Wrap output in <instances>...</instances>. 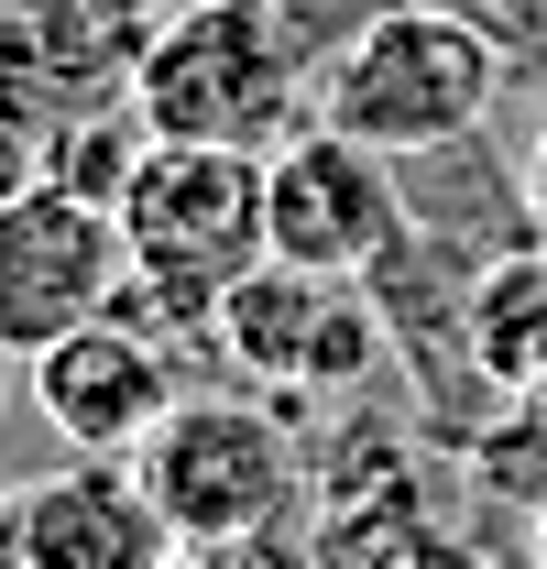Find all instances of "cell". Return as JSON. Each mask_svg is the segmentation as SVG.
<instances>
[{
	"mask_svg": "<svg viewBox=\"0 0 547 569\" xmlns=\"http://www.w3.org/2000/svg\"><path fill=\"white\" fill-rule=\"evenodd\" d=\"M537 219H547V132H537Z\"/></svg>",
	"mask_w": 547,
	"mask_h": 569,
	"instance_id": "cell-15",
	"label": "cell"
},
{
	"mask_svg": "<svg viewBox=\"0 0 547 569\" xmlns=\"http://www.w3.org/2000/svg\"><path fill=\"white\" fill-rule=\"evenodd\" d=\"M176 569H318V548H307V537L285 548V526H274V537H230V548H187Z\"/></svg>",
	"mask_w": 547,
	"mask_h": 569,
	"instance_id": "cell-11",
	"label": "cell"
},
{
	"mask_svg": "<svg viewBox=\"0 0 547 569\" xmlns=\"http://www.w3.org/2000/svg\"><path fill=\"white\" fill-rule=\"evenodd\" d=\"M11 372H22V361H11V351H0V395H11Z\"/></svg>",
	"mask_w": 547,
	"mask_h": 569,
	"instance_id": "cell-16",
	"label": "cell"
},
{
	"mask_svg": "<svg viewBox=\"0 0 547 569\" xmlns=\"http://www.w3.org/2000/svg\"><path fill=\"white\" fill-rule=\"evenodd\" d=\"M504 77H515V44L493 22L449 11V0H384L340 56H329L318 121H340L372 153H406L416 164V153L471 142L493 121V99H504Z\"/></svg>",
	"mask_w": 547,
	"mask_h": 569,
	"instance_id": "cell-1",
	"label": "cell"
},
{
	"mask_svg": "<svg viewBox=\"0 0 547 569\" xmlns=\"http://www.w3.org/2000/svg\"><path fill=\"white\" fill-rule=\"evenodd\" d=\"M384 351H395V318L361 274H307L263 252L219 296V361L274 395H361Z\"/></svg>",
	"mask_w": 547,
	"mask_h": 569,
	"instance_id": "cell-6",
	"label": "cell"
},
{
	"mask_svg": "<svg viewBox=\"0 0 547 569\" xmlns=\"http://www.w3.org/2000/svg\"><path fill=\"white\" fill-rule=\"evenodd\" d=\"M165 0H0V110L33 142L132 110Z\"/></svg>",
	"mask_w": 547,
	"mask_h": 569,
	"instance_id": "cell-7",
	"label": "cell"
},
{
	"mask_svg": "<svg viewBox=\"0 0 547 569\" xmlns=\"http://www.w3.org/2000/svg\"><path fill=\"white\" fill-rule=\"evenodd\" d=\"M22 383H33V406H44V427H56L67 449L132 460L142 438L165 427V406L187 395V361L165 351L153 329H132V318L110 307V318L67 329L56 351H33V361H22Z\"/></svg>",
	"mask_w": 547,
	"mask_h": 569,
	"instance_id": "cell-9",
	"label": "cell"
},
{
	"mask_svg": "<svg viewBox=\"0 0 547 569\" xmlns=\"http://www.w3.org/2000/svg\"><path fill=\"white\" fill-rule=\"evenodd\" d=\"M33 176H44V142H33L22 121H11V110H0V209H11V198H22Z\"/></svg>",
	"mask_w": 547,
	"mask_h": 569,
	"instance_id": "cell-13",
	"label": "cell"
},
{
	"mask_svg": "<svg viewBox=\"0 0 547 569\" xmlns=\"http://www.w3.org/2000/svg\"><path fill=\"white\" fill-rule=\"evenodd\" d=\"M526 569H547V503H537V548H526Z\"/></svg>",
	"mask_w": 547,
	"mask_h": 569,
	"instance_id": "cell-14",
	"label": "cell"
},
{
	"mask_svg": "<svg viewBox=\"0 0 547 569\" xmlns=\"http://www.w3.org/2000/svg\"><path fill=\"white\" fill-rule=\"evenodd\" d=\"M121 274H132L121 209L88 198V187H67V176H33L0 209V351L33 361V351H56L67 329L110 318L121 307Z\"/></svg>",
	"mask_w": 547,
	"mask_h": 569,
	"instance_id": "cell-8",
	"label": "cell"
},
{
	"mask_svg": "<svg viewBox=\"0 0 547 569\" xmlns=\"http://www.w3.org/2000/svg\"><path fill=\"white\" fill-rule=\"evenodd\" d=\"M121 241H132V274L187 284V296H230L274 252L263 153H241V142H153L142 132L132 176H121Z\"/></svg>",
	"mask_w": 547,
	"mask_h": 569,
	"instance_id": "cell-4",
	"label": "cell"
},
{
	"mask_svg": "<svg viewBox=\"0 0 547 569\" xmlns=\"http://www.w3.org/2000/svg\"><path fill=\"white\" fill-rule=\"evenodd\" d=\"M263 219H274V263H307V274H384L416 241V187L406 153H372L340 121H296L263 153Z\"/></svg>",
	"mask_w": 547,
	"mask_h": 569,
	"instance_id": "cell-5",
	"label": "cell"
},
{
	"mask_svg": "<svg viewBox=\"0 0 547 569\" xmlns=\"http://www.w3.org/2000/svg\"><path fill=\"white\" fill-rule=\"evenodd\" d=\"M449 11H471V22H493V33L515 44V56H526V44H547V0H449Z\"/></svg>",
	"mask_w": 547,
	"mask_h": 569,
	"instance_id": "cell-12",
	"label": "cell"
},
{
	"mask_svg": "<svg viewBox=\"0 0 547 569\" xmlns=\"http://www.w3.org/2000/svg\"><path fill=\"white\" fill-rule=\"evenodd\" d=\"M142 493L165 503L176 548H230V537H274L307 503V449L285 438L263 395H176L165 427L132 449Z\"/></svg>",
	"mask_w": 547,
	"mask_h": 569,
	"instance_id": "cell-3",
	"label": "cell"
},
{
	"mask_svg": "<svg viewBox=\"0 0 547 569\" xmlns=\"http://www.w3.org/2000/svg\"><path fill=\"white\" fill-rule=\"evenodd\" d=\"M0 548L22 569H176L187 559L165 503L142 493V471L99 460V449H77L67 471L0 493Z\"/></svg>",
	"mask_w": 547,
	"mask_h": 569,
	"instance_id": "cell-10",
	"label": "cell"
},
{
	"mask_svg": "<svg viewBox=\"0 0 547 569\" xmlns=\"http://www.w3.org/2000/svg\"><path fill=\"white\" fill-rule=\"evenodd\" d=\"M132 121L153 142L274 153L296 121H318V67L274 33L263 0H187V11H165V33L132 77Z\"/></svg>",
	"mask_w": 547,
	"mask_h": 569,
	"instance_id": "cell-2",
	"label": "cell"
},
{
	"mask_svg": "<svg viewBox=\"0 0 547 569\" xmlns=\"http://www.w3.org/2000/svg\"><path fill=\"white\" fill-rule=\"evenodd\" d=\"M165 11H187V0H165Z\"/></svg>",
	"mask_w": 547,
	"mask_h": 569,
	"instance_id": "cell-17",
	"label": "cell"
}]
</instances>
